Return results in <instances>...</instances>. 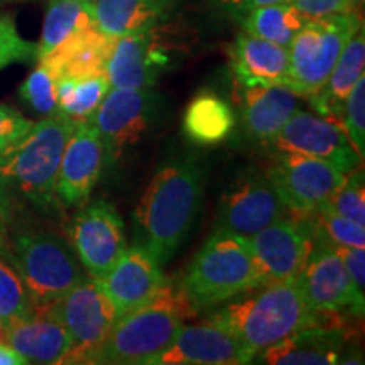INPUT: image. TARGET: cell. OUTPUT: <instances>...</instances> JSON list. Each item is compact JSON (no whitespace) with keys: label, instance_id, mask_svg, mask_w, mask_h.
<instances>
[{"label":"cell","instance_id":"7402d4cb","mask_svg":"<svg viewBox=\"0 0 365 365\" xmlns=\"http://www.w3.org/2000/svg\"><path fill=\"white\" fill-rule=\"evenodd\" d=\"M345 344V330L318 323L301 328L255 357L271 365H330L340 362Z\"/></svg>","mask_w":365,"mask_h":365},{"label":"cell","instance_id":"484cf974","mask_svg":"<svg viewBox=\"0 0 365 365\" xmlns=\"http://www.w3.org/2000/svg\"><path fill=\"white\" fill-rule=\"evenodd\" d=\"M365 68V33L364 26L355 31L349 43L345 44L339 61L333 68L330 78L317 95L309 97L312 105L319 115H325L341 124L344 103L350 90L364 76Z\"/></svg>","mask_w":365,"mask_h":365},{"label":"cell","instance_id":"7c38bea8","mask_svg":"<svg viewBox=\"0 0 365 365\" xmlns=\"http://www.w3.org/2000/svg\"><path fill=\"white\" fill-rule=\"evenodd\" d=\"M291 213L266 173L245 171L223 191L218 205L217 228L250 237Z\"/></svg>","mask_w":365,"mask_h":365},{"label":"cell","instance_id":"30bf717a","mask_svg":"<svg viewBox=\"0 0 365 365\" xmlns=\"http://www.w3.org/2000/svg\"><path fill=\"white\" fill-rule=\"evenodd\" d=\"M158 95L150 88H110L90 124L103 143L105 159L113 164L143 140L158 115Z\"/></svg>","mask_w":365,"mask_h":365},{"label":"cell","instance_id":"6da1fadb","mask_svg":"<svg viewBox=\"0 0 365 365\" xmlns=\"http://www.w3.org/2000/svg\"><path fill=\"white\" fill-rule=\"evenodd\" d=\"M205 170L195 158L168 159L134 212V244L166 264L190 235L203 202Z\"/></svg>","mask_w":365,"mask_h":365},{"label":"cell","instance_id":"5bb4252c","mask_svg":"<svg viewBox=\"0 0 365 365\" xmlns=\"http://www.w3.org/2000/svg\"><path fill=\"white\" fill-rule=\"evenodd\" d=\"M249 242L264 284L298 279L314 245L308 223L299 217L274 222Z\"/></svg>","mask_w":365,"mask_h":365},{"label":"cell","instance_id":"f546056e","mask_svg":"<svg viewBox=\"0 0 365 365\" xmlns=\"http://www.w3.org/2000/svg\"><path fill=\"white\" fill-rule=\"evenodd\" d=\"M110 88L112 85L107 75L90 78H59L56 83L58 112L73 122H90Z\"/></svg>","mask_w":365,"mask_h":365},{"label":"cell","instance_id":"f35d334b","mask_svg":"<svg viewBox=\"0 0 365 365\" xmlns=\"http://www.w3.org/2000/svg\"><path fill=\"white\" fill-rule=\"evenodd\" d=\"M276 2H287V0H210V4H212L213 7H217L223 16L235 19L237 22H239L249 11H252V9Z\"/></svg>","mask_w":365,"mask_h":365},{"label":"cell","instance_id":"d6a6232c","mask_svg":"<svg viewBox=\"0 0 365 365\" xmlns=\"http://www.w3.org/2000/svg\"><path fill=\"white\" fill-rule=\"evenodd\" d=\"M365 185L364 170L359 168L349 173L345 182L335 191V195L325 203V207L333 210L339 215L349 218L359 225H365Z\"/></svg>","mask_w":365,"mask_h":365},{"label":"cell","instance_id":"60d3db41","mask_svg":"<svg viewBox=\"0 0 365 365\" xmlns=\"http://www.w3.org/2000/svg\"><path fill=\"white\" fill-rule=\"evenodd\" d=\"M12 210L7 207V203L0 198V254L6 255L7 252V225L11 220Z\"/></svg>","mask_w":365,"mask_h":365},{"label":"cell","instance_id":"8d00e7d4","mask_svg":"<svg viewBox=\"0 0 365 365\" xmlns=\"http://www.w3.org/2000/svg\"><path fill=\"white\" fill-rule=\"evenodd\" d=\"M333 249L344 261V266L355 287V293L360 299L365 301V250L362 247H341V245H333Z\"/></svg>","mask_w":365,"mask_h":365},{"label":"cell","instance_id":"44dd1931","mask_svg":"<svg viewBox=\"0 0 365 365\" xmlns=\"http://www.w3.org/2000/svg\"><path fill=\"white\" fill-rule=\"evenodd\" d=\"M299 98L286 85L240 86V113L247 134L267 145L298 110Z\"/></svg>","mask_w":365,"mask_h":365},{"label":"cell","instance_id":"603a6c76","mask_svg":"<svg viewBox=\"0 0 365 365\" xmlns=\"http://www.w3.org/2000/svg\"><path fill=\"white\" fill-rule=\"evenodd\" d=\"M228 53H230L232 73L239 86H287V75H289L287 48L257 36L240 33Z\"/></svg>","mask_w":365,"mask_h":365},{"label":"cell","instance_id":"5b68a950","mask_svg":"<svg viewBox=\"0 0 365 365\" xmlns=\"http://www.w3.org/2000/svg\"><path fill=\"white\" fill-rule=\"evenodd\" d=\"M262 284L249 239L223 228L208 237L181 281L196 313L220 307Z\"/></svg>","mask_w":365,"mask_h":365},{"label":"cell","instance_id":"8992f818","mask_svg":"<svg viewBox=\"0 0 365 365\" xmlns=\"http://www.w3.org/2000/svg\"><path fill=\"white\" fill-rule=\"evenodd\" d=\"M4 257L21 276L36 312L48 308L88 276L70 242L53 232H19Z\"/></svg>","mask_w":365,"mask_h":365},{"label":"cell","instance_id":"9c48e42d","mask_svg":"<svg viewBox=\"0 0 365 365\" xmlns=\"http://www.w3.org/2000/svg\"><path fill=\"white\" fill-rule=\"evenodd\" d=\"M266 176L291 217L317 212L335 195L346 178L335 164L293 153H277Z\"/></svg>","mask_w":365,"mask_h":365},{"label":"cell","instance_id":"83f0119b","mask_svg":"<svg viewBox=\"0 0 365 365\" xmlns=\"http://www.w3.org/2000/svg\"><path fill=\"white\" fill-rule=\"evenodd\" d=\"M97 27L93 2L80 0H49L43 34L38 43V59L53 51L70 36Z\"/></svg>","mask_w":365,"mask_h":365},{"label":"cell","instance_id":"8fae6325","mask_svg":"<svg viewBox=\"0 0 365 365\" xmlns=\"http://www.w3.org/2000/svg\"><path fill=\"white\" fill-rule=\"evenodd\" d=\"M267 145L276 153H293L335 164L345 175L362 168L359 156L340 122L319 113L296 110Z\"/></svg>","mask_w":365,"mask_h":365},{"label":"cell","instance_id":"e575fe53","mask_svg":"<svg viewBox=\"0 0 365 365\" xmlns=\"http://www.w3.org/2000/svg\"><path fill=\"white\" fill-rule=\"evenodd\" d=\"M341 127L360 158L365 154V76H360L344 103Z\"/></svg>","mask_w":365,"mask_h":365},{"label":"cell","instance_id":"ab89813d","mask_svg":"<svg viewBox=\"0 0 365 365\" xmlns=\"http://www.w3.org/2000/svg\"><path fill=\"white\" fill-rule=\"evenodd\" d=\"M29 362L14 350L6 340L0 339V365H27Z\"/></svg>","mask_w":365,"mask_h":365},{"label":"cell","instance_id":"e0dca14e","mask_svg":"<svg viewBox=\"0 0 365 365\" xmlns=\"http://www.w3.org/2000/svg\"><path fill=\"white\" fill-rule=\"evenodd\" d=\"M254 359V350L234 333L207 319L182 327L173 344L149 365H242Z\"/></svg>","mask_w":365,"mask_h":365},{"label":"cell","instance_id":"52a82bcc","mask_svg":"<svg viewBox=\"0 0 365 365\" xmlns=\"http://www.w3.org/2000/svg\"><path fill=\"white\" fill-rule=\"evenodd\" d=\"M362 26V14L357 12L336 14L304 22L287 48V86L301 98L317 95L330 78L345 44Z\"/></svg>","mask_w":365,"mask_h":365},{"label":"cell","instance_id":"f1b7e54d","mask_svg":"<svg viewBox=\"0 0 365 365\" xmlns=\"http://www.w3.org/2000/svg\"><path fill=\"white\" fill-rule=\"evenodd\" d=\"M307 21V17L287 0L255 7L242 17L239 24L244 33L271 41L282 48H289L294 36Z\"/></svg>","mask_w":365,"mask_h":365},{"label":"cell","instance_id":"74e56055","mask_svg":"<svg viewBox=\"0 0 365 365\" xmlns=\"http://www.w3.org/2000/svg\"><path fill=\"white\" fill-rule=\"evenodd\" d=\"M307 19L354 12L350 0H289Z\"/></svg>","mask_w":365,"mask_h":365},{"label":"cell","instance_id":"3957f363","mask_svg":"<svg viewBox=\"0 0 365 365\" xmlns=\"http://www.w3.org/2000/svg\"><path fill=\"white\" fill-rule=\"evenodd\" d=\"M318 314L308 304L298 279H294L255 287L242 299H230L208 319L234 333L257 355L301 328L318 325Z\"/></svg>","mask_w":365,"mask_h":365},{"label":"cell","instance_id":"277c9868","mask_svg":"<svg viewBox=\"0 0 365 365\" xmlns=\"http://www.w3.org/2000/svg\"><path fill=\"white\" fill-rule=\"evenodd\" d=\"M196 314L181 284L166 279L149 303L118 318L91 364L149 365Z\"/></svg>","mask_w":365,"mask_h":365},{"label":"cell","instance_id":"7bdbcfd3","mask_svg":"<svg viewBox=\"0 0 365 365\" xmlns=\"http://www.w3.org/2000/svg\"><path fill=\"white\" fill-rule=\"evenodd\" d=\"M80 2H95V0H80Z\"/></svg>","mask_w":365,"mask_h":365},{"label":"cell","instance_id":"ac0fdd59","mask_svg":"<svg viewBox=\"0 0 365 365\" xmlns=\"http://www.w3.org/2000/svg\"><path fill=\"white\" fill-rule=\"evenodd\" d=\"M103 143L90 122H76L59 163L56 196L66 207H81L102 175Z\"/></svg>","mask_w":365,"mask_h":365},{"label":"cell","instance_id":"7a4b0ae2","mask_svg":"<svg viewBox=\"0 0 365 365\" xmlns=\"http://www.w3.org/2000/svg\"><path fill=\"white\" fill-rule=\"evenodd\" d=\"M76 122L61 113L34 122L33 129L0 153V198L14 212L24 202L49 212L56 208V180L63 150Z\"/></svg>","mask_w":365,"mask_h":365},{"label":"cell","instance_id":"4fadbf2b","mask_svg":"<svg viewBox=\"0 0 365 365\" xmlns=\"http://www.w3.org/2000/svg\"><path fill=\"white\" fill-rule=\"evenodd\" d=\"M70 237L76 257L93 279H102L127 249L124 220L105 200L86 205L76 213Z\"/></svg>","mask_w":365,"mask_h":365},{"label":"cell","instance_id":"1f68e13d","mask_svg":"<svg viewBox=\"0 0 365 365\" xmlns=\"http://www.w3.org/2000/svg\"><path fill=\"white\" fill-rule=\"evenodd\" d=\"M58 78L38 61V68L27 76V80L21 85L19 93L24 102L39 115L49 117L56 115L58 98H56Z\"/></svg>","mask_w":365,"mask_h":365},{"label":"cell","instance_id":"cb8c5ba5","mask_svg":"<svg viewBox=\"0 0 365 365\" xmlns=\"http://www.w3.org/2000/svg\"><path fill=\"white\" fill-rule=\"evenodd\" d=\"M115 38L98 27L70 36L51 53L38 59L56 78H90L105 75Z\"/></svg>","mask_w":365,"mask_h":365},{"label":"cell","instance_id":"d590c367","mask_svg":"<svg viewBox=\"0 0 365 365\" xmlns=\"http://www.w3.org/2000/svg\"><path fill=\"white\" fill-rule=\"evenodd\" d=\"M33 125L34 120L24 117L11 105H0V153L21 140Z\"/></svg>","mask_w":365,"mask_h":365},{"label":"cell","instance_id":"836d02e7","mask_svg":"<svg viewBox=\"0 0 365 365\" xmlns=\"http://www.w3.org/2000/svg\"><path fill=\"white\" fill-rule=\"evenodd\" d=\"M38 59V43L22 38L12 16H0V71L16 63Z\"/></svg>","mask_w":365,"mask_h":365},{"label":"cell","instance_id":"b9f144b4","mask_svg":"<svg viewBox=\"0 0 365 365\" xmlns=\"http://www.w3.org/2000/svg\"><path fill=\"white\" fill-rule=\"evenodd\" d=\"M350 6H352L354 12L362 14V9H364V0H350Z\"/></svg>","mask_w":365,"mask_h":365},{"label":"cell","instance_id":"d6986e66","mask_svg":"<svg viewBox=\"0 0 365 365\" xmlns=\"http://www.w3.org/2000/svg\"><path fill=\"white\" fill-rule=\"evenodd\" d=\"M120 317L149 303L166 277L163 264L143 245L132 244L102 279H97Z\"/></svg>","mask_w":365,"mask_h":365},{"label":"cell","instance_id":"9a60e30c","mask_svg":"<svg viewBox=\"0 0 365 365\" xmlns=\"http://www.w3.org/2000/svg\"><path fill=\"white\" fill-rule=\"evenodd\" d=\"M298 282L308 304L317 313H339L346 309L364 317L365 301L355 293L344 261L328 242L314 240Z\"/></svg>","mask_w":365,"mask_h":365},{"label":"cell","instance_id":"4316f807","mask_svg":"<svg viewBox=\"0 0 365 365\" xmlns=\"http://www.w3.org/2000/svg\"><path fill=\"white\" fill-rule=\"evenodd\" d=\"M235 129V113L213 91H202L191 100L182 117L186 137L200 145L220 144Z\"/></svg>","mask_w":365,"mask_h":365},{"label":"cell","instance_id":"d4e9b609","mask_svg":"<svg viewBox=\"0 0 365 365\" xmlns=\"http://www.w3.org/2000/svg\"><path fill=\"white\" fill-rule=\"evenodd\" d=\"M178 0H95L97 27L110 38L145 33L166 24Z\"/></svg>","mask_w":365,"mask_h":365},{"label":"cell","instance_id":"2e32d148","mask_svg":"<svg viewBox=\"0 0 365 365\" xmlns=\"http://www.w3.org/2000/svg\"><path fill=\"white\" fill-rule=\"evenodd\" d=\"M159 29L115 38L105 70L112 88H153L168 71L171 48Z\"/></svg>","mask_w":365,"mask_h":365},{"label":"cell","instance_id":"4dcf8cb0","mask_svg":"<svg viewBox=\"0 0 365 365\" xmlns=\"http://www.w3.org/2000/svg\"><path fill=\"white\" fill-rule=\"evenodd\" d=\"M34 312V304L21 276L12 264L0 255V323L27 318Z\"/></svg>","mask_w":365,"mask_h":365},{"label":"cell","instance_id":"ffe728a7","mask_svg":"<svg viewBox=\"0 0 365 365\" xmlns=\"http://www.w3.org/2000/svg\"><path fill=\"white\" fill-rule=\"evenodd\" d=\"M0 339L29 364H63L71 350L65 327L46 309L27 318L0 323Z\"/></svg>","mask_w":365,"mask_h":365},{"label":"cell","instance_id":"ba28073f","mask_svg":"<svg viewBox=\"0 0 365 365\" xmlns=\"http://www.w3.org/2000/svg\"><path fill=\"white\" fill-rule=\"evenodd\" d=\"M46 312L65 327L71 340V350L63 364L93 362L120 318L100 282L90 276L49 304Z\"/></svg>","mask_w":365,"mask_h":365}]
</instances>
